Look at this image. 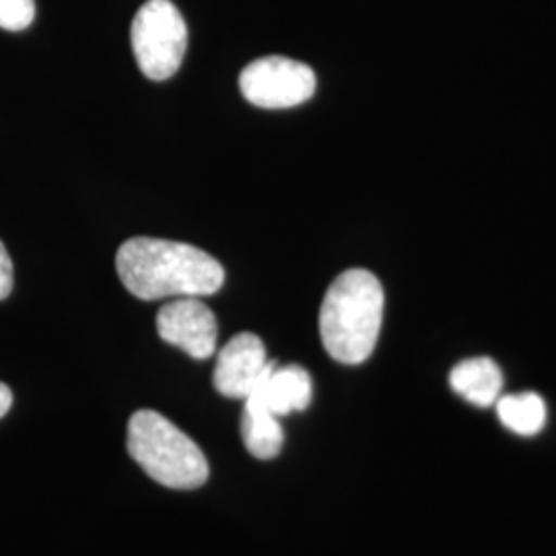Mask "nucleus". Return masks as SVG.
I'll use <instances>...</instances> for the list:
<instances>
[{"label": "nucleus", "mask_w": 556, "mask_h": 556, "mask_svg": "<svg viewBox=\"0 0 556 556\" xmlns=\"http://www.w3.org/2000/svg\"><path fill=\"white\" fill-rule=\"evenodd\" d=\"M122 285L142 301L208 298L225 282V268L197 245L172 239L132 238L119 245Z\"/></svg>", "instance_id": "nucleus-1"}, {"label": "nucleus", "mask_w": 556, "mask_h": 556, "mask_svg": "<svg viewBox=\"0 0 556 556\" xmlns=\"http://www.w3.org/2000/svg\"><path fill=\"white\" fill-rule=\"evenodd\" d=\"M383 305V287L374 273L351 268L338 275L319 307V337L326 353L342 365H358L371 357Z\"/></svg>", "instance_id": "nucleus-2"}, {"label": "nucleus", "mask_w": 556, "mask_h": 556, "mask_svg": "<svg viewBox=\"0 0 556 556\" xmlns=\"http://www.w3.org/2000/svg\"><path fill=\"white\" fill-rule=\"evenodd\" d=\"M126 447L140 468L163 486L188 491L208 480V462L194 439L155 410H139L130 417Z\"/></svg>", "instance_id": "nucleus-3"}, {"label": "nucleus", "mask_w": 556, "mask_h": 556, "mask_svg": "<svg viewBox=\"0 0 556 556\" xmlns=\"http://www.w3.org/2000/svg\"><path fill=\"white\" fill-rule=\"evenodd\" d=\"M130 43L147 79H172L186 56L188 25L172 0H147L132 20Z\"/></svg>", "instance_id": "nucleus-4"}, {"label": "nucleus", "mask_w": 556, "mask_h": 556, "mask_svg": "<svg viewBox=\"0 0 556 556\" xmlns=\"http://www.w3.org/2000/svg\"><path fill=\"white\" fill-rule=\"evenodd\" d=\"M316 73L312 66L287 56H264L250 62L239 75V91L264 110L295 108L314 98Z\"/></svg>", "instance_id": "nucleus-5"}, {"label": "nucleus", "mask_w": 556, "mask_h": 556, "mask_svg": "<svg viewBox=\"0 0 556 556\" xmlns=\"http://www.w3.org/2000/svg\"><path fill=\"white\" fill-rule=\"evenodd\" d=\"M157 332L167 344L199 361L213 357L217 351V318L200 298H179L165 303L157 314Z\"/></svg>", "instance_id": "nucleus-6"}, {"label": "nucleus", "mask_w": 556, "mask_h": 556, "mask_svg": "<svg viewBox=\"0 0 556 556\" xmlns=\"http://www.w3.org/2000/svg\"><path fill=\"white\" fill-rule=\"evenodd\" d=\"M268 365L270 361L260 337L241 332L220 349L213 383L220 396L245 400L256 390Z\"/></svg>", "instance_id": "nucleus-7"}, {"label": "nucleus", "mask_w": 556, "mask_h": 556, "mask_svg": "<svg viewBox=\"0 0 556 556\" xmlns=\"http://www.w3.org/2000/svg\"><path fill=\"white\" fill-rule=\"evenodd\" d=\"M243 402L260 406L278 418L301 413L312 402V378L299 365L280 367L275 361H270L256 390Z\"/></svg>", "instance_id": "nucleus-8"}, {"label": "nucleus", "mask_w": 556, "mask_h": 556, "mask_svg": "<svg viewBox=\"0 0 556 556\" xmlns=\"http://www.w3.org/2000/svg\"><path fill=\"white\" fill-rule=\"evenodd\" d=\"M450 386L457 396L484 408L497 404L503 392V374L493 358H466L452 369Z\"/></svg>", "instance_id": "nucleus-9"}, {"label": "nucleus", "mask_w": 556, "mask_h": 556, "mask_svg": "<svg viewBox=\"0 0 556 556\" xmlns=\"http://www.w3.org/2000/svg\"><path fill=\"white\" fill-rule=\"evenodd\" d=\"M241 438L248 452L260 459H273L280 454L285 443V431L280 420L268 410L245 402L241 417Z\"/></svg>", "instance_id": "nucleus-10"}, {"label": "nucleus", "mask_w": 556, "mask_h": 556, "mask_svg": "<svg viewBox=\"0 0 556 556\" xmlns=\"http://www.w3.org/2000/svg\"><path fill=\"white\" fill-rule=\"evenodd\" d=\"M497 413L501 422L521 438L538 435L546 422V404L534 392L498 397Z\"/></svg>", "instance_id": "nucleus-11"}, {"label": "nucleus", "mask_w": 556, "mask_h": 556, "mask_svg": "<svg viewBox=\"0 0 556 556\" xmlns=\"http://www.w3.org/2000/svg\"><path fill=\"white\" fill-rule=\"evenodd\" d=\"M36 17V0H0V27L23 31Z\"/></svg>", "instance_id": "nucleus-12"}, {"label": "nucleus", "mask_w": 556, "mask_h": 556, "mask_svg": "<svg viewBox=\"0 0 556 556\" xmlns=\"http://www.w3.org/2000/svg\"><path fill=\"white\" fill-rule=\"evenodd\" d=\"M11 291H13V262L0 241V301L9 298Z\"/></svg>", "instance_id": "nucleus-13"}, {"label": "nucleus", "mask_w": 556, "mask_h": 556, "mask_svg": "<svg viewBox=\"0 0 556 556\" xmlns=\"http://www.w3.org/2000/svg\"><path fill=\"white\" fill-rule=\"evenodd\" d=\"M11 404H13V394H11V388L0 383V418L4 417L9 410H11Z\"/></svg>", "instance_id": "nucleus-14"}]
</instances>
